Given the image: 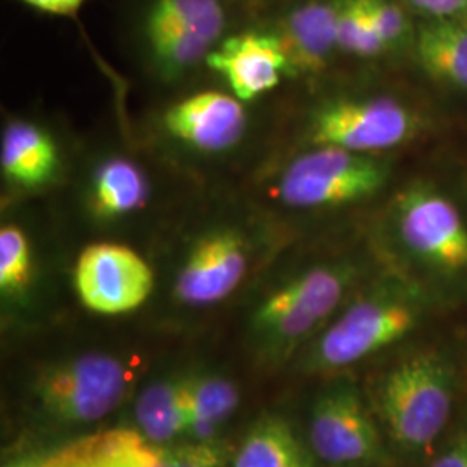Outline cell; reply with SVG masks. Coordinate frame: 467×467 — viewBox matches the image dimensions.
<instances>
[{
	"label": "cell",
	"instance_id": "obj_18",
	"mask_svg": "<svg viewBox=\"0 0 467 467\" xmlns=\"http://www.w3.org/2000/svg\"><path fill=\"white\" fill-rule=\"evenodd\" d=\"M416 54L438 82L467 90V26L449 19L426 25L419 30Z\"/></svg>",
	"mask_w": 467,
	"mask_h": 467
},
{
	"label": "cell",
	"instance_id": "obj_8",
	"mask_svg": "<svg viewBox=\"0 0 467 467\" xmlns=\"http://www.w3.org/2000/svg\"><path fill=\"white\" fill-rule=\"evenodd\" d=\"M455 401V372L438 351H418L389 368L376 389L384 431L407 451L430 447L445 431Z\"/></svg>",
	"mask_w": 467,
	"mask_h": 467
},
{
	"label": "cell",
	"instance_id": "obj_1",
	"mask_svg": "<svg viewBox=\"0 0 467 467\" xmlns=\"http://www.w3.org/2000/svg\"><path fill=\"white\" fill-rule=\"evenodd\" d=\"M160 231L175 243L170 298L184 310L229 300L295 237L248 189L217 182L196 187Z\"/></svg>",
	"mask_w": 467,
	"mask_h": 467
},
{
	"label": "cell",
	"instance_id": "obj_12",
	"mask_svg": "<svg viewBox=\"0 0 467 467\" xmlns=\"http://www.w3.org/2000/svg\"><path fill=\"white\" fill-rule=\"evenodd\" d=\"M73 283L87 310L99 316H121L150 300L154 270L132 246L102 239L80 251Z\"/></svg>",
	"mask_w": 467,
	"mask_h": 467
},
{
	"label": "cell",
	"instance_id": "obj_24",
	"mask_svg": "<svg viewBox=\"0 0 467 467\" xmlns=\"http://www.w3.org/2000/svg\"><path fill=\"white\" fill-rule=\"evenodd\" d=\"M430 467H467V428L453 434L451 441L434 457Z\"/></svg>",
	"mask_w": 467,
	"mask_h": 467
},
{
	"label": "cell",
	"instance_id": "obj_23",
	"mask_svg": "<svg viewBox=\"0 0 467 467\" xmlns=\"http://www.w3.org/2000/svg\"><path fill=\"white\" fill-rule=\"evenodd\" d=\"M368 16L386 50L399 46L407 34V19L395 0H364Z\"/></svg>",
	"mask_w": 467,
	"mask_h": 467
},
{
	"label": "cell",
	"instance_id": "obj_19",
	"mask_svg": "<svg viewBox=\"0 0 467 467\" xmlns=\"http://www.w3.org/2000/svg\"><path fill=\"white\" fill-rule=\"evenodd\" d=\"M233 467H314V461L284 419L267 416L253 426Z\"/></svg>",
	"mask_w": 467,
	"mask_h": 467
},
{
	"label": "cell",
	"instance_id": "obj_28",
	"mask_svg": "<svg viewBox=\"0 0 467 467\" xmlns=\"http://www.w3.org/2000/svg\"><path fill=\"white\" fill-rule=\"evenodd\" d=\"M38 467H88L84 461L71 451V447L67 451H61L57 455H54L47 462L38 464Z\"/></svg>",
	"mask_w": 467,
	"mask_h": 467
},
{
	"label": "cell",
	"instance_id": "obj_20",
	"mask_svg": "<svg viewBox=\"0 0 467 467\" xmlns=\"http://www.w3.org/2000/svg\"><path fill=\"white\" fill-rule=\"evenodd\" d=\"M189 381L192 405V424L189 433L198 441H212L218 426L233 414L237 405V389L231 381L218 376L192 378Z\"/></svg>",
	"mask_w": 467,
	"mask_h": 467
},
{
	"label": "cell",
	"instance_id": "obj_6",
	"mask_svg": "<svg viewBox=\"0 0 467 467\" xmlns=\"http://www.w3.org/2000/svg\"><path fill=\"white\" fill-rule=\"evenodd\" d=\"M254 177L251 194L289 222L291 215L333 212L372 200L388 182L389 168L378 154L322 146L267 160Z\"/></svg>",
	"mask_w": 467,
	"mask_h": 467
},
{
	"label": "cell",
	"instance_id": "obj_21",
	"mask_svg": "<svg viewBox=\"0 0 467 467\" xmlns=\"http://www.w3.org/2000/svg\"><path fill=\"white\" fill-rule=\"evenodd\" d=\"M337 49L362 59L376 57L386 50L364 0H337Z\"/></svg>",
	"mask_w": 467,
	"mask_h": 467
},
{
	"label": "cell",
	"instance_id": "obj_10",
	"mask_svg": "<svg viewBox=\"0 0 467 467\" xmlns=\"http://www.w3.org/2000/svg\"><path fill=\"white\" fill-rule=\"evenodd\" d=\"M78 146L46 118H5L0 134L2 204L38 201L67 184Z\"/></svg>",
	"mask_w": 467,
	"mask_h": 467
},
{
	"label": "cell",
	"instance_id": "obj_9",
	"mask_svg": "<svg viewBox=\"0 0 467 467\" xmlns=\"http://www.w3.org/2000/svg\"><path fill=\"white\" fill-rule=\"evenodd\" d=\"M418 130V118L389 96H334L318 100L301 125L303 148L341 150L379 154L395 150Z\"/></svg>",
	"mask_w": 467,
	"mask_h": 467
},
{
	"label": "cell",
	"instance_id": "obj_7",
	"mask_svg": "<svg viewBox=\"0 0 467 467\" xmlns=\"http://www.w3.org/2000/svg\"><path fill=\"white\" fill-rule=\"evenodd\" d=\"M424 300L400 279H381L360 291L310 341L306 368L331 372L350 368L391 347L418 327Z\"/></svg>",
	"mask_w": 467,
	"mask_h": 467
},
{
	"label": "cell",
	"instance_id": "obj_31",
	"mask_svg": "<svg viewBox=\"0 0 467 467\" xmlns=\"http://www.w3.org/2000/svg\"><path fill=\"white\" fill-rule=\"evenodd\" d=\"M88 467H113V466H104V464H100V466H88Z\"/></svg>",
	"mask_w": 467,
	"mask_h": 467
},
{
	"label": "cell",
	"instance_id": "obj_27",
	"mask_svg": "<svg viewBox=\"0 0 467 467\" xmlns=\"http://www.w3.org/2000/svg\"><path fill=\"white\" fill-rule=\"evenodd\" d=\"M235 2L241 7L243 15L246 16V21H251L254 17L265 15L272 7L279 5L284 0H235Z\"/></svg>",
	"mask_w": 467,
	"mask_h": 467
},
{
	"label": "cell",
	"instance_id": "obj_22",
	"mask_svg": "<svg viewBox=\"0 0 467 467\" xmlns=\"http://www.w3.org/2000/svg\"><path fill=\"white\" fill-rule=\"evenodd\" d=\"M225 459V447L212 440L181 447L156 449L152 467H223Z\"/></svg>",
	"mask_w": 467,
	"mask_h": 467
},
{
	"label": "cell",
	"instance_id": "obj_13",
	"mask_svg": "<svg viewBox=\"0 0 467 467\" xmlns=\"http://www.w3.org/2000/svg\"><path fill=\"white\" fill-rule=\"evenodd\" d=\"M129 386V370L121 360L104 353H88L47 370L36 393L52 418L90 422L108 416Z\"/></svg>",
	"mask_w": 467,
	"mask_h": 467
},
{
	"label": "cell",
	"instance_id": "obj_17",
	"mask_svg": "<svg viewBox=\"0 0 467 467\" xmlns=\"http://www.w3.org/2000/svg\"><path fill=\"white\" fill-rule=\"evenodd\" d=\"M137 422L150 441L165 443L191 430V381H167L150 386L137 401Z\"/></svg>",
	"mask_w": 467,
	"mask_h": 467
},
{
	"label": "cell",
	"instance_id": "obj_2",
	"mask_svg": "<svg viewBox=\"0 0 467 467\" xmlns=\"http://www.w3.org/2000/svg\"><path fill=\"white\" fill-rule=\"evenodd\" d=\"M196 187L146 140L106 135L78 146L57 217L100 235L161 229Z\"/></svg>",
	"mask_w": 467,
	"mask_h": 467
},
{
	"label": "cell",
	"instance_id": "obj_5",
	"mask_svg": "<svg viewBox=\"0 0 467 467\" xmlns=\"http://www.w3.org/2000/svg\"><path fill=\"white\" fill-rule=\"evenodd\" d=\"M362 267L348 256L293 267L274 279L251 303L246 336L270 364L283 362L317 336L358 283Z\"/></svg>",
	"mask_w": 467,
	"mask_h": 467
},
{
	"label": "cell",
	"instance_id": "obj_14",
	"mask_svg": "<svg viewBox=\"0 0 467 467\" xmlns=\"http://www.w3.org/2000/svg\"><path fill=\"white\" fill-rule=\"evenodd\" d=\"M310 445L331 466H366L383 457L378 424L355 384L339 381L318 395L310 418Z\"/></svg>",
	"mask_w": 467,
	"mask_h": 467
},
{
	"label": "cell",
	"instance_id": "obj_29",
	"mask_svg": "<svg viewBox=\"0 0 467 467\" xmlns=\"http://www.w3.org/2000/svg\"><path fill=\"white\" fill-rule=\"evenodd\" d=\"M4 467H38V464H32V462H17V464H9Z\"/></svg>",
	"mask_w": 467,
	"mask_h": 467
},
{
	"label": "cell",
	"instance_id": "obj_11",
	"mask_svg": "<svg viewBox=\"0 0 467 467\" xmlns=\"http://www.w3.org/2000/svg\"><path fill=\"white\" fill-rule=\"evenodd\" d=\"M389 215L397 241L419 265L445 279L467 277V223L449 198L412 185L397 196Z\"/></svg>",
	"mask_w": 467,
	"mask_h": 467
},
{
	"label": "cell",
	"instance_id": "obj_3",
	"mask_svg": "<svg viewBox=\"0 0 467 467\" xmlns=\"http://www.w3.org/2000/svg\"><path fill=\"white\" fill-rule=\"evenodd\" d=\"M251 106L225 87H198L173 94L148 121L146 144L194 184H215L256 140Z\"/></svg>",
	"mask_w": 467,
	"mask_h": 467
},
{
	"label": "cell",
	"instance_id": "obj_25",
	"mask_svg": "<svg viewBox=\"0 0 467 467\" xmlns=\"http://www.w3.org/2000/svg\"><path fill=\"white\" fill-rule=\"evenodd\" d=\"M19 2L38 13L65 17L75 16L85 4V0H19Z\"/></svg>",
	"mask_w": 467,
	"mask_h": 467
},
{
	"label": "cell",
	"instance_id": "obj_26",
	"mask_svg": "<svg viewBox=\"0 0 467 467\" xmlns=\"http://www.w3.org/2000/svg\"><path fill=\"white\" fill-rule=\"evenodd\" d=\"M412 5L430 16L449 19L466 9L467 0H416Z\"/></svg>",
	"mask_w": 467,
	"mask_h": 467
},
{
	"label": "cell",
	"instance_id": "obj_16",
	"mask_svg": "<svg viewBox=\"0 0 467 467\" xmlns=\"http://www.w3.org/2000/svg\"><path fill=\"white\" fill-rule=\"evenodd\" d=\"M251 21L265 25L279 38L289 80L322 75L339 52L337 0H284Z\"/></svg>",
	"mask_w": 467,
	"mask_h": 467
},
{
	"label": "cell",
	"instance_id": "obj_30",
	"mask_svg": "<svg viewBox=\"0 0 467 467\" xmlns=\"http://www.w3.org/2000/svg\"><path fill=\"white\" fill-rule=\"evenodd\" d=\"M405 2H409V4H414V2H416V0H405Z\"/></svg>",
	"mask_w": 467,
	"mask_h": 467
},
{
	"label": "cell",
	"instance_id": "obj_32",
	"mask_svg": "<svg viewBox=\"0 0 467 467\" xmlns=\"http://www.w3.org/2000/svg\"><path fill=\"white\" fill-rule=\"evenodd\" d=\"M466 9H467V5H466Z\"/></svg>",
	"mask_w": 467,
	"mask_h": 467
},
{
	"label": "cell",
	"instance_id": "obj_4",
	"mask_svg": "<svg viewBox=\"0 0 467 467\" xmlns=\"http://www.w3.org/2000/svg\"><path fill=\"white\" fill-rule=\"evenodd\" d=\"M244 23L235 0H134L135 65L150 85L177 94L206 71L212 50Z\"/></svg>",
	"mask_w": 467,
	"mask_h": 467
},
{
	"label": "cell",
	"instance_id": "obj_15",
	"mask_svg": "<svg viewBox=\"0 0 467 467\" xmlns=\"http://www.w3.org/2000/svg\"><path fill=\"white\" fill-rule=\"evenodd\" d=\"M206 71L253 106L289 80V63L279 38L258 21H246L227 35L208 56Z\"/></svg>",
	"mask_w": 467,
	"mask_h": 467
}]
</instances>
